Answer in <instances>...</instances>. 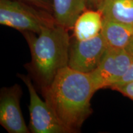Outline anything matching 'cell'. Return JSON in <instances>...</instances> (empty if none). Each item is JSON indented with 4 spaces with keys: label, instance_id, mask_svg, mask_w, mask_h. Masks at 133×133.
I'll return each instance as SVG.
<instances>
[{
    "label": "cell",
    "instance_id": "10",
    "mask_svg": "<svg viewBox=\"0 0 133 133\" xmlns=\"http://www.w3.org/2000/svg\"><path fill=\"white\" fill-rule=\"evenodd\" d=\"M103 17L99 10L84 11L75 23L74 34L75 39L86 40L95 37L102 30Z\"/></svg>",
    "mask_w": 133,
    "mask_h": 133
},
{
    "label": "cell",
    "instance_id": "1",
    "mask_svg": "<svg viewBox=\"0 0 133 133\" xmlns=\"http://www.w3.org/2000/svg\"><path fill=\"white\" fill-rule=\"evenodd\" d=\"M96 92L89 74L66 66L45 86L44 97L61 123L75 132L92 114L91 100Z\"/></svg>",
    "mask_w": 133,
    "mask_h": 133
},
{
    "label": "cell",
    "instance_id": "7",
    "mask_svg": "<svg viewBox=\"0 0 133 133\" xmlns=\"http://www.w3.org/2000/svg\"><path fill=\"white\" fill-rule=\"evenodd\" d=\"M22 91L18 84L3 88L0 95V123L9 133H29L20 107Z\"/></svg>",
    "mask_w": 133,
    "mask_h": 133
},
{
    "label": "cell",
    "instance_id": "6",
    "mask_svg": "<svg viewBox=\"0 0 133 133\" xmlns=\"http://www.w3.org/2000/svg\"><path fill=\"white\" fill-rule=\"evenodd\" d=\"M107 48L101 33L89 39H75L70 44L68 66L80 72L90 74L99 66Z\"/></svg>",
    "mask_w": 133,
    "mask_h": 133
},
{
    "label": "cell",
    "instance_id": "5",
    "mask_svg": "<svg viewBox=\"0 0 133 133\" xmlns=\"http://www.w3.org/2000/svg\"><path fill=\"white\" fill-rule=\"evenodd\" d=\"M30 94V128L33 133H69L59 120L46 101H43L36 92L28 76L21 75Z\"/></svg>",
    "mask_w": 133,
    "mask_h": 133
},
{
    "label": "cell",
    "instance_id": "11",
    "mask_svg": "<svg viewBox=\"0 0 133 133\" xmlns=\"http://www.w3.org/2000/svg\"><path fill=\"white\" fill-rule=\"evenodd\" d=\"M96 9L104 18L133 25V0H102Z\"/></svg>",
    "mask_w": 133,
    "mask_h": 133
},
{
    "label": "cell",
    "instance_id": "8",
    "mask_svg": "<svg viewBox=\"0 0 133 133\" xmlns=\"http://www.w3.org/2000/svg\"><path fill=\"white\" fill-rule=\"evenodd\" d=\"M86 0H52V8L56 23L68 30L72 29L76 19L86 11Z\"/></svg>",
    "mask_w": 133,
    "mask_h": 133
},
{
    "label": "cell",
    "instance_id": "15",
    "mask_svg": "<svg viewBox=\"0 0 133 133\" xmlns=\"http://www.w3.org/2000/svg\"><path fill=\"white\" fill-rule=\"evenodd\" d=\"M86 1H87L88 5L96 8L97 5L99 4V3L101 2L102 0H86Z\"/></svg>",
    "mask_w": 133,
    "mask_h": 133
},
{
    "label": "cell",
    "instance_id": "14",
    "mask_svg": "<svg viewBox=\"0 0 133 133\" xmlns=\"http://www.w3.org/2000/svg\"><path fill=\"white\" fill-rule=\"evenodd\" d=\"M46 11L52 9V0H24Z\"/></svg>",
    "mask_w": 133,
    "mask_h": 133
},
{
    "label": "cell",
    "instance_id": "12",
    "mask_svg": "<svg viewBox=\"0 0 133 133\" xmlns=\"http://www.w3.org/2000/svg\"><path fill=\"white\" fill-rule=\"evenodd\" d=\"M112 89L118 91L123 95L133 101V82L126 83L122 86H116Z\"/></svg>",
    "mask_w": 133,
    "mask_h": 133
},
{
    "label": "cell",
    "instance_id": "3",
    "mask_svg": "<svg viewBox=\"0 0 133 133\" xmlns=\"http://www.w3.org/2000/svg\"><path fill=\"white\" fill-rule=\"evenodd\" d=\"M0 24L22 32L39 34L44 28L56 24L54 17L25 3L0 0Z\"/></svg>",
    "mask_w": 133,
    "mask_h": 133
},
{
    "label": "cell",
    "instance_id": "9",
    "mask_svg": "<svg viewBox=\"0 0 133 133\" xmlns=\"http://www.w3.org/2000/svg\"><path fill=\"white\" fill-rule=\"evenodd\" d=\"M101 33L108 48L126 49L133 39V25L121 24L103 17Z\"/></svg>",
    "mask_w": 133,
    "mask_h": 133
},
{
    "label": "cell",
    "instance_id": "16",
    "mask_svg": "<svg viewBox=\"0 0 133 133\" xmlns=\"http://www.w3.org/2000/svg\"><path fill=\"white\" fill-rule=\"evenodd\" d=\"M126 49L132 55L133 57V39L131 41V42L129 43V44L128 46V47L126 48Z\"/></svg>",
    "mask_w": 133,
    "mask_h": 133
},
{
    "label": "cell",
    "instance_id": "13",
    "mask_svg": "<svg viewBox=\"0 0 133 133\" xmlns=\"http://www.w3.org/2000/svg\"><path fill=\"white\" fill-rule=\"evenodd\" d=\"M131 82H133V61L131 63V65L129 66L128 70V71L124 74V75L110 88L113 89V88H115L116 86H122L123 84H126V83H129Z\"/></svg>",
    "mask_w": 133,
    "mask_h": 133
},
{
    "label": "cell",
    "instance_id": "2",
    "mask_svg": "<svg viewBox=\"0 0 133 133\" xmlns=\"http://www.w3.org/2000/svg\"><path fill=\"white\" fill-rule=\"evenodd\" d=\"M31 51L33 69L46 86L60 70L68 66L70 48L68 29L55 24L43 29L38 36L23 32Z\"/></svg>",
    "mask_w": 133,
    "mask_h": 133
},
{
    "label": "cell",
    "instance_id": "4",
    "mask_svg": "<svg viewBox=\"0 0 133 133\" xmlns=\"http://www.w3.org/2000/svg\"><path fill=\"white\" fill-rule=\"evenodd\" d=\"M132 61V56L126 49L108 48L99 66L89 74L96 91L114 86L124 75Z\"/></svg>",
    "mask_w": 133,
    "mask_h": 133
}]
</instances>
